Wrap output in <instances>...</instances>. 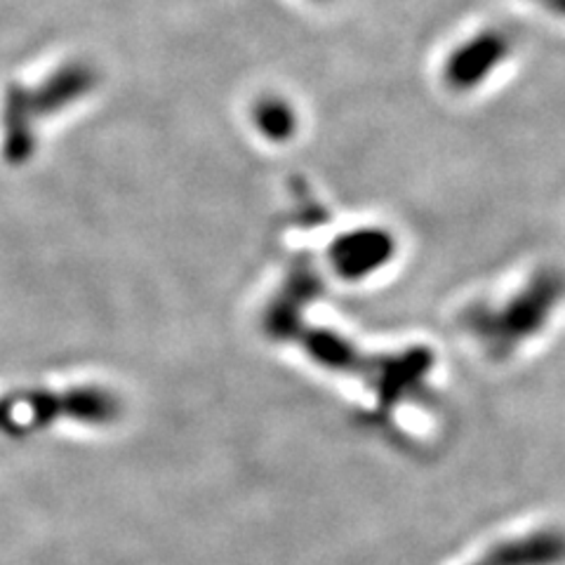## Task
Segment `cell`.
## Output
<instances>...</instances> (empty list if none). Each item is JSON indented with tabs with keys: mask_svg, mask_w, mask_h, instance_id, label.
Wrapping results in <instances>:
<instances>
[{
	"mask_svg": "<svg viewBox=\"0 0 565 565\" xmlns=\"http://www.w3.org/2000/svg\"><path fill=\"white\" fill-rule=\"evenodd\" d=\"M97 85V74L90 64H66L52 74L35 90L14 85L8 90L3 126H6V158L10 163H24L33 153V120L64 109L66 104L81 99Z\"/></svg>",
	"mask_w": 565,
	"mask_h": 565,
	"instance_id": "6da1fadb",
	"label": "cell"
},
{
	"mask_svg": "<svg viewBox=\"0 0 565 565\" xmlns=\"http://www.w3.org/2000/svg\"><path fill=\"white\" fill-rule=\"evenodd\" d=\"M120 415V401L104 388H71V392H22L0 398V431L20 436L43 429L62 417L106 424Z\"/></svg>",
	"mask_w": 565,
	"mask_h": 565,
	"instance_id": "7a4b0ae2",
	"label": "cell"
},
{
	"mask_svg": "<svg viewBox=\"0 0 565 565\" xmlns=\"http://www.w3.org/2000/svg\"><path fill=\"white\" fill-rule=\"evenodd\" d=\"M561 292L563 280L552 274H544L535 280L533 288L514 299V305L494 313V321H490V318L473 321V330L488 338V344L511 349L516 342H521V338L533 334L544 323V316H550Z\"/></svg>",
	"mask_w": 565,
	"mask_h": 565,
	"instance_id": "3957f363",
	"label": "cell"
},
{
	"mask_svg": "<svg viewBox=\"0 0 565 565\" xmlns=\"http://www.w3.org/2000/svg\"><path fill=\"white\" fill-rule=\"evenodd\" d=\"M511 50V41L502 31H483L459 45L446 62L444 78L455 90H469L488 78Z\"/></svg>",
	"mask_w": 565,
	"mask_h": 565,
	"instance_id": "277c9868",
	"label": "cell"
},
{
	"mask_svg": "<svg viewBox=\"0 0 565 565\" xmlns=\"http://www.w3.org/2000/svg\"><path fill=\"white\" fill-rule=\"evenodd\" d=\"M394 245L392 238L382 232H359L334 243L332 259L338 271L349 278L365 276L380 269L392 257Z\"/></svg>",
	"mask_w": 565,
	"mask_h": 565,
	"instance_id": "5b68a950",
	"label": "cell"
},
{
	"mask_svg": "<svg viewBox=\"0 0 565 565\" xmlns=\"http://www.w3.org/2000/svg\"><path fill=\"white\" fill-rule=\"evenodd\" d=\"M255 120L262 135L269 139H288L295 132V114L282 99H262L255 109Z\"/></svg>",
	"mask_w": 565,
	"mask_h": 565,
	"instance_id": "8992f818",
	"label": "cell"
}]
</instances>
